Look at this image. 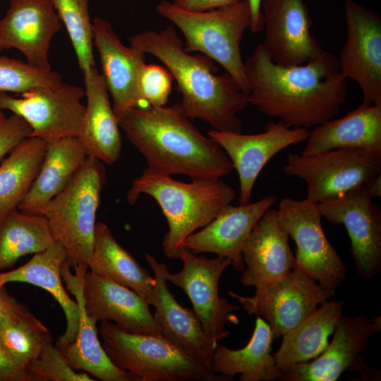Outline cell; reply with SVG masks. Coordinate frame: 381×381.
<instances>
[{"label": "cell", "instance_id": "2", "mask_svg": "<svg viewBox=\"0 0 381 381\" xmlns=\"http://www.w3.org/2000/svg\"><path fill=\"white\" fill-rule=\"evenodd\" d=\"M118 121L149 168L192 179L222 178L234 169L224 150L203 135L179 104L130 108Z\"/></svg>", "mask_w": 381, "mask_h": 381}, {"label": "cell", "instance_id": "8", "mask_svg": "<svg viewBox=\"0 0 381 381\" xmlns=\"http://www.w3.org/2000/svg\"><path fill=\"white\" fill-rule=\"evenodd\" d=\"M283 171L303 180L307 198L315 203L365 186L381 171V152L338 148L313 155L290 153Z\"/></svg>", "mask_w": 381, "mask_h": 381}, {"label": "cell", "instance_id": "39", "mask_svg": "<svg viewBox=\"0 0 381 381\" xmlns=\"http://www.w3.org/2000/svg\"><path fill=\"white\" fill-rule=\"evenodd\" d=\"M30 133L29 124L15 114L0 123V160Z\"/></svg>", "mask_w": 381, "mask_h": 381}, {"label": "cell", "instance_id": "36", "mask_svg": "<svg viewBox=\"0 0 381 381\" xmlns=\"http://www.w3.org/2000/svg\"><path fill=\"white\" fill-rule=\"evenodd\" d=\"M61 81V75L52 69L40 68L17 59L0 56V92L20 95L35 88L52 87Z\"/></svg>", "mask_w": 381, "mask_h": 381}, {"label": "cell", "instance_id": "5", "mask_svg": "<svg viewBox=\"0 0 381 381\" xmlns=\"http://www.w3.org/2000/svg\"><path fill=\"white\" fill-rule=\"evenodd\" d=\"M156 11L173 23L182 32L187 52H198L220 64L248 94L240 44L251 24L247 0L207 11H188L162 1Z\"/></svg>", "mask_w": 381, "mask_h": 381}, {"label": "cell", "instance_id": "27", "mask_svg": "<svg viewBox=\"0 0 381 381\" xmlns=\"http://www.w3.org/2000/svg\"><path fill=\"white\" fill-rule=\"evenodd\" d=\"M40 169L18 209L26 214L44 215V210L70 183L87 157L78 137L46 141Z\"/></svg>", "mask_w": 381, "mask_h": 381}, {"label": "cell", "instance_id": "43", "mask_svg": "<svg viewBox=\"0 0 381 381\" xmlns=\"http://www.w3.org/2000/svg\"><path fill=\"white\" fill-rule=\"evenodd\" d=\"M251 11V24L250 29L253 33H258L263 29V17L261 12L262 0H247Z\"/></svg>", "mask_w": 381, "mask_h": 381}, {"label": "cell", "instance_id": "4", "mask_svg": "<svg viewBox=\"0 0 381 381\" xmlns=\"http://www.w3.org/2000/svg\"><path fill=\"white\" fill-rule=\"evenodd\" d=\"M143 194L153 198L168 224L162 250L168 258H180L184 240L209 224L234 199V189L221 179H198L184 183L147 167L132 182L126 195L133 205Z\"/></svg>", "mask_w": 381, "mask_h": 381}, {"label": "cell", "instance_id": "3", "mask_svg": "<svg viewBox=\"0 0 381 381\" xmlns=\"http://www.w3.org/2000/svg\"><path fill=\"white\" fill-rule=\"evenodd\" d=\"M128 40L165 65L176 82L182 97L179 106L188 118L201 119L213 130L242 133L238 114L249 104L248 95L227 73L216 75L213 60L186 52L173 26L143 31Z\"/></svg>", "mask_w": 381, "mask_h": 381}, {"label": "cell", "instance_id": "30", "mask_svg": "<svg viewBox=\"0 0 381 381\" xmlns=\"http://www.w3.org/2000/svg\"><path fill=\"white\" fill-rule=\"evenodd\" d=\"M344 305L342 301H326L282 336L281 346L274 355L280 372L322 352L343 314Z\"/></svg>", "mask_w": 381, "mask_h": 381}, {"label": "cell", "instance_id": "24", "mask_svg": "<svg viewBox=\"0 0 381 381\" xmlns=\"http://www.w3.org/2000/svg\"><path fill=\"white\" fill-rule=\"evenodd\" d=\"M83 74L87 104L78 138L86 149L88 157L111 165L120 157L122 140L119 121L110 103L107 83L95 66L90 67Z\"/></svg>", "mask_w": 381, "mask_h": 381}, {"label": "cell", "instance_id": "31", "mask_svg": "<svg viewBox=\"0 0 381 381\" xmlns=\"http://www.w3.org/2000/svg\"><path fill=\"white\" fill-rule=\"evenodd\" d=\"M272 337L268 324L256 316L255 328L249 342L242 349H231L217 343L213 351L214 374L240 381H272L279 378L272 351Z\"/></svg>", "mask_w": 381, "mask_h": 381}, {"label": "cell", "instance_id": "17", "mask_svg": "<svg viewBox=\"0 0 381 381\" xmlns=\"http://www.w3.org/2000/svg\"><path fill=\"white\" fill-rule=\"evenodd\" d=\"M264 40L276 64L296 66L317 58L324 49L311 35L312 20L304 0H262Z\"/></svg>", "mask_w": 381, "mask_h": 381}, {"label": "cell", "instance_id": "9", "mask_svg": "<svg viewBox=\"0 0 381 381\" xmlns=\"http://www.w3.org/2000/svg\"><path fill=\"white\" fill-rule=\"evenodd\" d=\"M279 224L295 241L294 270L336 289L346 278V267L326 238L318 203L308 198H282L276 210Z\"/></svg>", "mask_w": 381, "mask_h": 381}, {"label": "cell", "instance_id": "18", "mask_svg": "<svg viewBox=\"0 0 381 381\" xmlns=\"http://www.w3.org/2000/svg\"><path fill=\"white\" fill-rule=\"evenodd\" d=\"M92 40L117 119L130 108L147 105L139 85L146 54L134 46H125L110 23L100 18L92 21Z\"/></svg>", "mask_w": 381, "mask_h": 381}, {"label": "cell", "instance_id": "32", "mask_svg": "<svg viewBox=\"0 0 381 381\" xmlns=\"http://www.w3.org/2000/svg\"><path fill=\"white\" fill-rule=\"evenodd\" d=\"M56 241L44 215L13 209L0 214V272L18 259L42 252Z\"/></svg>", "mask_w": 381, "mask_h": 381}, {"label": "cell", "instance_id": "37", "mask_svg": "<svg viewBox=\"0 0 381 381\" xmlns=\"http://www.w3.org/2000/svg\"><path fill=\"white\" fill-rule=\"evenodd\" d=\"M27 372L31 381L95 380L88 373L73 370L53 341L28 365Z\"/></svg>", "mask_w": 381, "mask_h": 381}, {"label": "cell", "instance_id": "1", "mask_svg": "<svg viewBox=\"0 0 381 381\" xmlns=\"http://www.w3.org/2000/svg\"><path fill=\"white\" fill-rule=\"evenodd\" d=\"M248 102L291 128L312 127L337 115L347 96L338 59L324 51L306 63H274L262 44L244 62Z\"/></svg>", "mask_w": 381, "mask_h": 381}, {"label": "cell", "instance_id": "10", "mask_svg": "<svg viewBox=\"0 0 381 381\" xmlns=\"http://www.w3.org/2000/svg\"><path fill=\"white\" fill-rule=\"evenodd\" d=\"M381 331V316L364 315L339 318L333 338L315 358L295 364L280 372L282 381H335L347 371L360 374L361 380H378L380 373L361 357L371 337Z\"/></svg>", "mask_w": 381, "mask_h": 381}, {"label": "cell", "instance_id": "15", "mask_svg": "<svg viewBox=\"0 0 381 381\" xmlns=\"http://www.w3.org/2000/svg\"><path fill=\"white\" fill-rule=\"evenodd\" d=\"M322 217L343 224L351 241V255L358 275L366 279L381 271V211L365 186L318 203Z\"/></svg>", "mask_w": 381, "mask_h": 381}, {"label": "cell", "instance_id": "26", "mask_svg": "<svg viewBox=\"0 0 381 381\" xmlns=\"http://www.w3.org/2000/svg\"><path fill=\"white\" fill-rule=\"evenodd\" d=\"M68 260L64 246L56 241L46 250L35 253L22 266L6 272H0V289L11 282L28 283L48 291L61 306L66 322L64 333L55 345L61 347L71 343L75 338L80 324V310L65 290L61 270Z\"/></svg>", "mask_w": 381, "mask_h": 381}, {"label": "cell", "instance_id": "21", "mask_svg": "<svg viewBox=\"0 0 381 381\" xmlns=\"http://www.w3.org/2000/svg\"><path fill=\"white\" fill-rule=\"evenodd\" d=\"M272 195L246 204L225 206L205 226L189 235L183 248L198 254L212 253L229 259L235 271L245 267L243 248L255 224L276 202Z\"/></svg>", "mask_w": 381, "mask_h": 381}, {"label": "cell", "instance_id": "38", "mask_svg": "<svg viewBox=\"0 0 381 381\" xmlns=\"http://www.w3.org/2000/svg\"><path fill=\"white\" fill-rule=\"evenodd\" d=\"M170 72L156 64H145L139 80L140 90L147 105L163 107L167 104L172 87Z\"/></svg>", "mask_w": 381, "mask_h": 381}, {"label": "cell", "instance_id": "35", "mask_svg": "<svg viewBox=\"0 0 381 381\" xmlns=\"http://www.w3.org/2000/svg\"><path fill=\"white\" fill-rule=\"evenodd\" d=\"M65 25L83 72L95 66L93 56L92 22L87 0H52Z\"/></svg>", "mask_w": 381, "mask_h": 381}, {"label": "cell", "instance_id": "28", "mask_svg": "<svg viewBox=\"0 0 381 381\" xmlns=\"http://www.w3.org/2000/svg\"><path fill=\"white\" fill-rule=\"evenodd\" d=\"M338 148L381 152V105H362L339 119L315 127L306 139L303 155Z\"/></svg>", "mask_w": 381, "mask_h": 381}, {"label": "cell", "instance_id": "44", "mask_svg": "<svg viewBox=\"0 0 381 381\" xmlns=\"http://www.w3.org/2000/svg\"><path fill=\"white\" fill-rule=\"evenodd\" d=\"M368 194L372 198L381 196V174H380L365 186Z\"/></svg>", "mask_w": 381, "mask_h": 381}, {"label": "cell", "instance_id": "7", "mask_svg": "<svg viewBox=\"0 0 381 381\" xmlns=\"http://www.w3.org/2000/svg\"><path fill=\"white\" fill-rule=\"evenodd\" d=\"M106 181L104 164L87 156L67 186L44 210L55 240L64 246L70 265L74 268L88 267L96 213Z\"/></svg>", "mask_w": 381, "mask_h": 381}, {"label": "cell", "instance_id": "46", "mask_svg": "<svg viewBox=\"0 0 381 381\" xmlns=\"http://www.w3.org/2000/svg\"><path fill=\"white\" fill-rule=\"evenodd\" d=\"M4 50L3 47H1V44H0V52Z\"/></svg>", "mask_w": 381, "mask_h": 381}, {"label": "cell", "instance_id": "33", "mask_svg": "<svg viewBox=\"0 0 381 381\" xmlns=\"http://www.w3.org/2000/svg\"><path fill=\"white\" fill-rule=\"evenodd\" d=\"M46 141L27 137L20 141L0 165V214L18 208L40 169Z\"/></svg>", "mask_w": 381, "mask_h": 381}, {"label": "cell", "instance_id": "29", "mask_svg": "<svg viewBox=\"0 0 381 381\" xmlns=\"http://www.w3.org/2000/svg\"><path fill=\"white\" fill-rule=\"evenodd\" d=\"M88 268L97 275L131 289L148 305L154 306L157 297L155 277L116 241L102 222L95 225Z\"/></svg>", "mask_w": 381, "mask_h": 381}, {"label": "cell", "instance_id": "6", "mask_svg": "<svg viewBox=\"0 0 381 381\" xmlns=\"http://www.w3.org/2000/svg\"><path fill=\"white\" fill-rule=\"evenodd\" d=\"M102 345L111 362L137 381H231L212 374L162 336L127 332L101 322Z\"/></svg>", "mask_w": 381, "mask_h": 381}, {"label": "cell", "instance_id": "22", "mask_svg": "<svg viewBox=\"0 0 381 381\" xmlns=\"http://www.w3.org/2000/svg\"><path fill=\"white\" fill-rule=\"evenodd\" d=\"M289 238L277 222L276 210H267L255 224L243 248L245 267L241 282L243 286L260 291L294 270L295 256Z\"/></svg>", "mask_w": 381, "mask_h": 381}, {"label": "cell", "instance_id": "20", "mask_svg": "<svg viewBox=\"0 0 381 381\" xmlns=\"http://www.w3.org/2000/svg\"><path fill=\"white\" fill-rule=\"evenodd\" d=\"M61 29L52 0H10L8 10L0 19V44L4 49H18L31 64L51 69V40Z\"/></svg>", "mask_w": 381, "mask_h": 381}, {"label": "cell", "instance_id": "23", "mask_svg": "<svg viewBox=\"0 0 381 381\" xmlns=\"http://www.w3.org/2000/svg\"><path fill=\"white\" fill-rule=\"evenodd\" d=\"M82 294L86 313L96 322H111L132 333L162 336L149 305L131 289L87 270Z\"/></svg>", "mask_w": 381, "mask_h": 381}, {"label": "cell", "instance_id": "40", "mask_svg": "<svg viewBox=\"0 0 381 381\" xmlns=\"http://www.w3.org/2000/svg\"><path fill=\"white\" fill-rule=\"evenodd\" d=\"M0 381H31L26 370L10 356L0 339Z\"/></svg>", "mask_w": 381, "mask_h": 381}, {"label": "cell", "instance_id": "25", "mask_svg": "<svg viewBox=\"0 0 381 381\" xmlns=\"http://www.w3.org/2000/svg\"><path fill=\"white\" fill-rule=\"evenodd\" d=\"M70 267L61 268V277L67 289L75 297L80 310V324L75 339L70 344L57 347L69 365L76 371L85 372L102 381H137L130 373L116 367L110 360L97 336V322L85 312L83 294V280L86 272Z\"/></svg>", "mask_w": 381, "mask_h": 381}, {"label": "cell", "instance_id": "42", "mask_svg": "<svg viewBox=\"0 0 381 381\" xmlns=\"http://www.w3.org/2000/svg\"><path fill=\"white\" fill-rule=\"evenodd\" d=\"M29 312L27 306L10 295L5 286L0 289V318L25 315Z\"/></svg>", "mask_w": 381, "mask_h": 381}, {"label": "cell", "instance_id": "12", "mask_svg": "<svg viewBox=\"0 0 381 381\" xmlns=\"http://www.w3.org/2000/svg\"><path fill=\"white\" fill-rule=\"evenodd\" d=\"M85 90L63 83L30 90L12 97L0 92V109L22 117L30 126V137L45 141L66 137H78L85 105L81 102Z\"/></svg>", "mask_w": 381, "mask_h": 381}, {"label": "cell", "instance_id": "16", "mask_svg": "<svg viewBox=\"0 0 381 381\" xmlns=\"http://www.w3.org/2000/svg\"><path fill=\"white\" fill-rule=\"evenodd\" d=\"M310 129L291 128L282 121L269 122L257 134L224 132L211 129L207 135L224 150L238 173L239 204L250 202L255 181L265 164L283 149L306 140Z\"/></svg>", "mask_w": 381, "mask_h": 381}, {"label": "cell", "instance_id": "19", "mask_svg": "<svg viewBox=\"0 0 381 381\" xmlns=\"http://www.w3.org/2000/svg\"><path fill=\"white\" fill-rule=\"evenodd\" d=\"M145 258L154 272L157 297L153 318L162 336L188 357L212 374V356L216 344L203 330L194 310L181 306L167 286L165 274L169 269L145 252ZM217 375V374H216Z\"/></svg>", "mask_w": 381, "mask_h": 381}, {"label": "cell", "instance_id": "34", "mask_svg": "<svg viewBox=\"0 0 381 381\" xmlns=\"http://www.w3.org/2000/svg\"><path fill=\"white\" fill-rule=\"evenodd\" d=\"M0 339L13 360L26 371L28 365L53 341L49 330L31 312L0 318Z\"/></svg>", "mask_w": 381, "mask_h": 381}, {"label": "cell", "instance_id": "11", "mask_svg": "<svg viewBox=\"0 0 381 381\" xmlns=\"http://www.w3.org/2000/svg\"><path fill=\"white\" fill-rule=\"evenodd\" d=\"M179 260L183 262L181 270L176 273L167 271L166 281L183 290L203 330L219 342L230 334L226 329L227 324L239 323L235 312L240 306L230 303L219 294L220 277L231 265V261L222 256L208 258L197 255L186 248L183 249Z\"/></svg>", "mask_w": 381, "mask_h": 381}, {"label": "cell", "instance_id": "45", "mask_svg": "<svg viewBox=\"0 0 381 381\" xmlns=\"http://www.w3.org/2000/svg\"><path fill=\"white\" fill-rule=\"evenodd\" d=\"M6 116H5V114L4 112V110H2L1 109H0V123H1L2 121H4L5 119H6Z\"/></svg>", "mask_w": 381, "mask_h": 381}, {"label": "cell", "instance_id": "14", "mask_svg": "<svg viewBox=\"0 0 381 381\" xmlns=\"http://www.w3.org/2000/svg\"><path fill=\"white\" fill-rule=\"evenodd\" d=\"M346 37L338 59L341 74L360 87L362 105H381V18L354 0H344Z\"/></svg>", "mask_w": 381, "mask_h": 381}, {"label": "cell", "instance_id": "13", "mask_svg": "<svg viewBox=\"0 0 381 381\" xmlns=\"http://www.w3.org/2000/svg\"><path fill=\"white\" fill-rule=\"evenodd\" d=\"M228 295L235 298L248 314L264 320L274 340L298 325L318 305L334 296L335 289L293 270L269 287L256 291L253 296H241L233 291H229Z\"/></svg>", "mask_w": 381, "mask_h": 381}, {"label": "cell", "instance_id": "41", "mask_svg": "<svg viewBox=\"0 0 381 381\" xmlns=\"http://www.w3.org/2000/svg\"><path fill=\"white\" fill-rule=\"evenodd\" d=\"M241 0H173L176 7L188 11H207L233 5Z\"/></svg>", "mask_w": 381, "mask_h": 381}]
</instances>
